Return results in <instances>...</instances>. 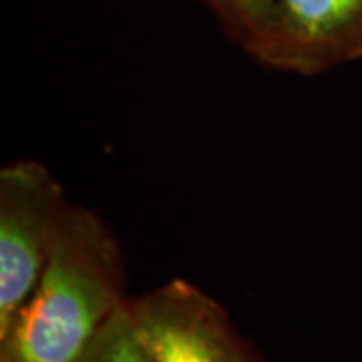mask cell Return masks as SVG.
I'll use <instances>...</instances> for the list:
<instances>
[{
    "instance_id": "obj_1",
    "label": "cell",
    "mask_w": 362,
    "mask_h": 362,
    "mask_svg": "<svg viewBox=\"0 0 362 362\" xmlns=\"http://www.w3.org/2000/svg\"><path fill=\"white\" fill-rule=\"evenodd\" d=\"M125 298V256L111 228L69 206L39 284L0 334V362H81Z\"/></svg>"
},
{
    "instance_id": "obj_2",
    "label": "cell",
    "mask_w": 362,
    "mask_h": 362,
    "mask_svg": "<svg viewBox=\"0 0 362 362\" xmlns=\"http://www.w3.org/2000/svg\"><path fill=\"white\" fill-rule=\"evenodd\" d=\"M69 204L39 161L0 171V334L39 284Z\"/></svg>"
},
{
    "instance_id": "obj_3",
    "label": "cell",
    "mask_w": 362,
    "mask_h": 362,
    "mask_svg": "<svg viewBox=\"0 0 362 362\" xmlns=\"http://www.w3.org/2000/svg\"><path fill=\"white\" fill-rule=\"evenodd\" d=\"M129 310L156 362H268L221 304L180 278L129 300Z\"/></svg>"
},
{
    "instance_id": "obj_4",
    "label": "cell",
    "mask_w": 362,
    "mask_h": 362,
    "mask_svg": "<svg viewBox=\"0 0 362 362\" xmlns=\"http://www.w3.org/2000/svg\"><path fill=\"white\" fill-rule=\"evenodd\" d=\"M362 59V0H274L259 65L304 77Z\"/></svg>"
},
{
    "instance_id": "obj_5",
    "label": "cell",
    "mask_w": 362,
    "mask_h": 362,
    "mask_svg": "<svg viewBox=\"0 0 362 362\" xmlns=\"http://www.w3.org/2000/svg\"><path fill=\"white\" fill-rule=\"evenodd\" d=\"M218 18L223 33L259 63L268 47L274 0H197Z\"/></svg>"
},
{
    "instance_id": "obj_6",
    "label": "cell",
    "mask_w": 362,
    "mask_h": 362,
    "mask_svg": "<svg viewBox=\"0 0 362 362\" xmlns=\"http://www.w3.org/2000/svg\"><path fill=\"white\" fill-rule=\"evenodd\" d=\"M81 362H156L133 322L129 300L103 324Z\"/></svg>"
}]
</instances>
